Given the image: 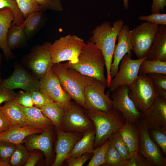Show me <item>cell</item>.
<instances>
[{
    "label": "cell",
    "instance_id": "53",
    "mask_svg": "<svg viewBox=\"0 0 166 166\" xmlns=\"http://www.w3.org/2000/svg\"><path fill=\"white\" fill-rule=\"evenodd\" d=\"M1 49H0V50Z\"/></svg>",
    "mask_w": 166,
    "mask_h": 166
},
{
    "label": "cell",
    "instance_id": "5",
    "mask_svg": "<svg viewBox=\"0 0 166 166\" xmlns=\"http://www.w3.org/2000/svg\"><path fill=\"white\" fill-rule=\"evenodd\" d=\"M85 44L83 39L70 34L56 40L50 47L53 63L54 64L65 61L72 63H76Z\"/></svg>",
    "mask_w": 166,
    "mask_h": 166
},
{
    "label": "cell",
    "instance_id": "8",
    "mask_svg": "<svg viewBox=\"0 0 166 166\" xmlns=\"http://www.w3.org/2000/svg\"><path fill=\"white\" fill-rule=\"evenodd\" d=\"M51 43L46 42L34 47L25 58V61L31 73L39 80L53 65L50 51Z\"/></svg>",
    "mask_w": 166,
    "mask_h": 166
},
{
    "label": "cell",
    "instance_id": "45",
    "mask_svg": "<svg viewBox=\"0 0 166 166\" xmlns=\"http://www.w3.org/2000/svg\"><path fill=\"white\" fill-rule=\"evenodd\" d=\"M93 154L85 153L78 157H69L65 161L69 166H82L91 158Z\"/></svg>",
    "mask_w": 166,
    "mask_h": 166
},
{
    "label": "cell",
    "instance_id": "37",
    "mask_svg": "<svg viewBox=\"0 0 166 166\" xmlns=\"http://www.w3.org/2000/svg\"><path fill=\"white\" fill-rule=\"evenodd\" d=\"M150 136L153 140L166 154V126L149 129Z\"/></svg>",
    "mask_w": 166,
    "mask_h": 166
},
{
    "label": "cell",
    "instance_id": "32",
    "mask_svg": "<svg viewBox=\"0 0 166 166\" xmlns=\"http://www.w3.org/2000/svg\"><path fill=\"white\" fill-rule=\"evenodd\" d=\"M157 96L166 100V75L157 73L147 74Z\"/></svg>",
    "mask_w": 166,
    "mask_h": 166
},
{
    "label": "cell",
    "instance_id": "15",
    "mask_svg": "<svg viewBox=\"0 0 166 166\" xmlns=\"http://www.w3.org/2000/svg\"><path fill=\"white\" fill-rule=\"evenodd\" d=\"M0 86L9 90L21 89L25 91L39 90V80L32 73L16 65L12 73L2 80Z\"/></svg>",
    "mask_w": 166,
    "mask_h": 166
},
{
    "label": "cell",
    "instance_id": "31",
    "mask_svg": "<svg viewBox=\"0 0 166 166\" xmlns=\"http://www.w3.org/2000/svg\"><path fill=\"white\" fill-rule=\"evenodd\" d=\"M31 153L22 143L16 144L15 150L10 157V163L11 166H24Z\"/></svg>",
    "mask_w": 166,
    "mask_h": 166
},
{
    "label": "cell",
    "instance_id": "10",
    "mask_svg": "<svg viewBox=\"0 0 166 166\" xmlns=\"http://www.w3.org/2000/svg\"><path fill=\"white\" fill-rule=\"evenodd\" d=\"M106 87V85L95 79L85 88L84 110L107 112L113 108L111 99L105 93Z\"/></svg>",
    "mask_w": 166,
    "mask_h": 166
},
{
    "label": "cell",
    "instance_id": "35",
    "mask_svg": "<svg viewBox=\"0 0 166 166\" xmlns=\"http://www.w3.org/2000/svg\"><path fill=\"white\" fill-rule=\"evenodd\" d=\"M112 144L121 156L128 159L132 156L129 150L123 140L119 131L112 134L109 138Z\"/></svg>",
    "mask_w": 166,
    "mask_h": 166
},
{
    "label": "cell",
    "instance_id": "2",
    "mask_svg": "<svg viewBox=\"0 0 166 166\" xmlns=\"http://www.w3.org/2000/svg\"><path fill=\"white\" fill-rule=\"evenodd\" d=\"M63 64L67 67L74 69L83 75L100 81L107 86L104 73V57L101 51L90 41L85 43L77 62L72 63L68 61Z\"/></svg>",
    "mask_w": 166,
    "mask_h": 166
},
{
    "label": "cell",
    "instance_id": "51",
    "mask_svg": "<svg viewBox=\"0 0 166 166\" xmlns=\"http://www.w3.org/2000/svg\"><path fill=\"white\" fill-rule=\"evenodd\" d=\"M124 6L125 10H127L128 8L129 3L128 0H123Z\"/></svg>",
    "mask_w": 166,
    "mask_h": 166
},
{
    "label": "cell",
    "instance_id": "17",
    "mask_svg": "<svg viewBox=\"0 0 166 166\" xmlns=\"http://www.w3.org/2000/svg\"><path fill=\"white\" fill-rule=\"evenodd\" d=\"M57 135L56 156L53 166H61L69 157L70 152L82 136L80 132L64 131L56 129Z\"/></svg>",
    "mask_w": 166,
    "mask_h": 166
},
{
    "label": "cell",
    "instance_id": "27",
    "mask_svg": "<svg viewBox=\"0 0 166 166\" xmlns=\"http://www.w3.org/2000/svg\"><path fill=\"white\" fill-rule=\"evenodd\" d=\"M45 19L42 10L32 12L28 16L22 24L28 40L30 39L43 26Z\"/></svg>",
    "mask_w": 166,
    "mask_h": 166
},
{
    "label": "cell",
    "instance_id": "39",
    "mask_svg": "<svg viewBox=\"0 0 166 166\" xmlns=\"http://www.w3.org/2000/svg\"><path fill=\"white\" fill-rule=\"evenodd\" d=\"M35 107L40 109L44 105L53 101L40 90L30 92Z\"/></svg>",
    "mask_w": 166,
    "mask_h": 166
},
{
    "label": "cell",
    "instance_id": "19",
    "mask_svg": "<svg viewBox=\"0 0 166 166\" xmlns=\"http://www.w3.org/2000/svg\"><path fill=\"white\" fill-rule=\"evenodd\" d=\"M51 130L44 131L39 134H34L24 140L26 147L30 151L38 150L44 154L47 162L50 158L52 151V142Z\"/></svg>",
    "mask_w": 166,
    "mask_h": 166
},
{
    "label": "cell",
    "instance_id": "41",
    "mask_svg": "<svg viewBox=\"0 0 166 166\" xmlns=\"http://www.w3.org/2000/svg\"><path fill=\"white\" fill-rule=\"evenodd\" d=\"M41 6L42 11L51 10L54 11L61 12L63 7L60 0H36Z\"/></svg>",
    "mask_w": 166,
    "mask_h": 166
},
{
    "label": "cell",
    "instance_id": "11",
    "mask_svg": "<svg viewBox=\"0 0 166 166\" xmlns=\"http://www.w3.org/2000/svg\"><path fill=\"white\" fill-rule=\"evenodd\" d=\"M129 90L128 86L124 85L112 92V107L121 113L126 122L136 124L140 120L142 113L129 97Z\"/></svg>",
    "mask_w": 166,
    "mask_h": 166
},
{
    "label": "cell",
    "instance_id": "13",
    "mask_svg": "<svg viewBox=\"0 0 166 166\" xmlns=\"http://www.w3.org/2000/svg\"><path fill=\"white\" fill-rule=\"evenodd\" d=\"M39 86L41 91L65 110L69 107L71 99L62 87L53 67L39 79Z\"/></svg>",
    "mask_w": 166,
    "mask_h": 166
},
{
    "label": "cell",
    "instance_id": "50",
    "mask_svg": "<svg viewBox=\"0 0 166 166\" xmlns=\"http://www.w3.org/2000/svg\"><path fill=\"white\" fill-rule=\"evenodd\" d=\"M11 166L9 160L4 161L0 160V166Z\"/></svg>",
    "mask_w": 166,
    "mask_h": 166
},
{
    "label": "cell",
    "instance_id": "33",
    "mask_svg": "<svg viewBox=\"0 0 166 166\" xmlns=\"http://www.w3.org/2000/svg\"><path fill=\"white\" fill-rule=\"evenodd\" d=\"M109 140H106L100 146L94 149L93 156L87 165V166H98L105 164V157L110 145Z\"/></svg>",
    "mask_w": 166,
    "mask_h": 166
},
{
    "label": "cell",
    "instance_id": "22",
    "mask_svg": "<svg viewBox=\"0 0 166 166\" xmlns=\"http://www.w3.org/2000/svg\"><path fill=\"white\" fill-rule=\"evenodd\" d=\"M146 59L149 60L166 61V26H159L157 33Z\"/></svg>",
    "mask_w": 166,
    "mask_h": 166
},
{
    "label": "cell",
    "instance_id": "4",
    "mask_svg": "<svg viewBox=\"0 0 166 166\" xmlns=\"http://www.w3.org/2000/svg\"><path fill=\"white\" fill-rule=\"evenodd\" d=\"M53 69L64 90L71 99L83 107L85 101V89L95 79L67 67L60 63L54 64Z\"/></svg>",
    "mask_w": 166,
    "mask_h": 166
},
{
    "label": "cell",
    "instance_id": "43",
    "mask_svg": "<svg viewBox=\"0 0 166 166\" xmlns=\"http://www.w3.org/2000/svg\"><path fill=\"white\" fill-rule=\"evenodd\" d=\"M13 101L26 107H32L34 105L30 93L29 91H20L17 94L16 97Z\"/></svg>",
    "mask_w": 166,
    "mask_h": 166
},
{
    "label": "cell",
    "instance_id": "40",
    "mask_svg": "<svg viewBox=\"0 0 166 166\" xmlns=\"http://www.w3.org/2000/svg\"><path fill=\"white\" fill-rule=\"evenodd\" d=\"M16 147V144L9 142L0 141V159L9 160Z\"/></svg>",
    "mask_w": 166,
    "mask_h": 166
},
{
    "label": "cell",
    "instance_id": "9",
    "mask_svg": "<svg viewBox=\"0 0 166 166\" xmlns=\"http://www.w3.org/2000/svg\"><path fill=\"white\" fill-rule=\"evenodd\" d=\"M79 105L71 101L69 107L65 110L61 130L82 133L95 129L93 122Z\"/></svg>",
    "mask_w": 166,
    "mask_h": 166
},
{
    "label": "cell",
    "instance_id": "23",
    "mask_svg": "<svg viewBox=\"0 0 166 166\" xmlns=\"http://www.w3.org/2000/svg\"><path fill=\"white\" fill-rule=\"evenodd\" d=\"M20 105L29 125L43 131L50 130L53 125L52 123L43 115L40 109L34 106L28 107Z\"/></svg>",
    "mask_w": 166,
    "mask_h": 166
},
{
    "label": "cell",
    "instance_id": "20",
    "mask_svg": "<svg viewBox=\"0 0 166 166\" xmlns=\"http://www.w3.org/2000/svg\"><path fill=\"white\" fill-rule=\"evenodd\" d=\"M14 18V14L10 8H5L0 10V49L8 60L14 57L7 43L8 33Z\"/></svg>",
    "mask_w": 166,
    "mask_h": 166
},
{
    "label": "cell",
    "instance_id": "28",
    "mask_svg": "<svg viewBox=\"0 0 166 166\" xmlns=\"http://www.w3.org/2000/svg\"><path fill=\"white\" fill-rule=\"evenodd\" d=\"M40 109L43 115L50 120L56 129H61L65 110L61 104L53 101Z\"/></svg>",
    "mask_w": 166,
    "mask_h": 166
},
{
    "label": "cell",
    "instance_id": "48",
    "mask_svg": "<svg viewBox=\"0 0 166 166\" xmlns=\"http://www.w3.org/2000/svg\"><path fill=\"white\" fill-rule=\"evenodd\" d=\"M41 154L35 150L30 153V155L25 166H34L41 157Z\"/></svg>",
    "mask_w": 166,
    "mask_h": 166
},
{
    "label": "cell",
    "instance_id": "49",
    "mask_svg": "<svg viewBox=\"0 0 166 166\" xmlns=\"http://www.w3.org/2000/svg\"><path fill=\"white\" fill-rule=\"evenodd\" d=\"M11 125L7 118L0 110V133L7 129Z\"/></svg>",
    "mask_w": 166,
    "mask_h": 166
},
{
    "label": "cell",
    "instance_id": "16",
    "mask_svg": "<svg viewBox=\"0 0 166 166\" xmlns=\"http://www.w3.org/2000/svg\"><path fill=\"white\" fill-rule=\"evenodd\" d=\"M139 121L149 129L166 126V100L157 95L151 107L142 113Z\"/></svg>",
    "mask_w": 166,
    "mask_h": 166
},
{
    "label": "cell",
    "instance_id": "3",
    "mask_svg": "<svg viewBox=\"0 0 166 166\" xmlns=\"http://www.w3.org/2000/svg\"><path fill=\"white\" fill-rule=\"evenodd\" d=\"M84 111L94 125V149L102 145L126 122L121 113L113 108L107 112L89 110Z\"/></svg>",
    "mask_w": 166,
    "mask_h": 166
},
{
    "label": "cell",
    "instance_id": "52",
    "mask_svg": "<svg viewBox=\"0 0 166 166\" xmlns=\"http://www.w3.org/2000/svg\"><path fill=\"white\" fill-rule=\"evenodd\" d=\"M2 54L0 53V84L1 83L2 80L1 78V71H0V67L1 64V62H2Z\"/></svg>",
    "mask_w": 166,
    "mask_h": 166
},
{
    "label": "cell",
    "instance_id": "46",
    "mask_svg": "<svg viewBox=\"0 0 166 166\" xmlns=\"http://www.w3.org/2000/svg\"><path fill=\"white\" fill-rule=\"evenodd\" d=\"M16 95L13 90L0 86V105L4 102L14 100Z\"/></svg>",
    "mask_w": 166,
    "mask_h": 166
},
{
    "label": "cell",
    "instance_id": "47",
    "mask_svg": "<svg viewBox=\"0 0 166 166\" xmlns=\"http://www.w3.org/2000/svg\"><path fill=\"white\" fill-rule=\"evenodd\" d=\"M166 6V0H152L151 7L152 13H160V10L163 11Z\"/></svg>",
    "mask_w": 166,
    "mask_h": 166
},
{
    "label": "cell",
    "instance_id": "54",
    "mask_svg": "<svg viewBox=\"0 0 166 166\" xmlns=\"http://www.w3.org/2000/svg\"><path fill=\"white\" fill-rule=\"evenodd\" d=\"M0 160H1V159H0Z\"/></svg>",
    "mask_w": 166,
    "mask_h": 166
},
{
    "label": "cell",
    "instance_id": "18",
    "mask_svg": "<svg viewBox=\"0 0 166 166\" xmlns=\"http://www.w3.org/2000/svg\"><path fill=\"white\" fill-rule=\"evenodd\" d=\"M130 30L128 26L124 24L117 35L118 42L115 46L111 66L110 74L112 79L117 73L119 64L123 57L126 54L132 55Z\"/></svg>",
    "mask_w": 166,
    "mask_h": 166
},
{
    "label": "cell",
    "instance_id": "1",
    "mask_svg": "<svg viewBox=\"0 0 166 166\" xmlns=\"http://www.w3.org/2000/svg\"><path fill=\"white\" fill-rule=\"evenodd\" d=\"M124 24V21L121 19L115 21L112 25L109 22L105 21L92 31V35L89 39V41L101 51L104 57L108 88L112 80L110 71L115 43L117 35Z\"/></svg>",
    "mask_w": 166,
    "mask_h": 166
},
{
    "label": "cell",
    "instance_id": "34",
    "mask_svg": "<svg viewBox=\"0 0 166 166\" xmlns=\"http://www.w3.org/2000/svg\"><path fill=\"white\" fill-rule=\"evenodd\" d=\"M127 159L124 158L110 143L105 157V164L111 166H125Z\"/></svg>",
    "mask_w": 166,
    "mask_h": 166
},
{
    "label": "cell",
    "instance_id": "30",
    "mask_svg": "<svg viewBox=\"0 0 166 166\" xmlns=\"http://www.w3.org/2000/svg\"><path fill=\"white\" fill-rule=\"evenodd\" d=\"M153 73L166 75V61L145 59L140 65L138 74L147 75Z\"/></svg>",
    "mask_w": 166,
    "mask_h": 166
},
{
    "label": "cell",
    "instance_id": "14",
    "mask_svg": "<svg viewBox=\"0 0 166 166\" xmlns=\"http://www.w3.org/2000/svg\"><path fill=\"white\" fill-rule=\"evenodd\" d=\"M136 124L140 134V152L153 166H166V158L162 155L158 146L152 139L149 129L140 121Z\"/></svg>",
    "mask_w": 166,
    "mask_h": 166
},
{
    "label": "cell",
    "instance_id": "36",
    "mask_svg": "<svg viewBox=\"0 0 166 166\" xmlns=\"http://www.w3.org/2000/svg\"><path fill=\"white\" fill-rule=\"evenodd\" d=\"M5 8H10L14 14V18L12 25H21L23 23L25 19L15 0H0V10Z\"/></svg>",
    "mask_w": 166,
    "mask_h": 166
},
{
    "label": "cell",
    "instance_id": "21",
    "mask_svg": "<svg viewBox=\"0 0 166 166\" xmlns=\"http://www.w3.org/2000/svg\"><path fill=\"white\" fill-rule=\"evenodd\" d=\"M42 130L30 125L19 126L11 125L7 129L0 133V141L15 144L22 143L25 139L34 134H40Z\"/></svg>",
    "mask_w": 166,
    "mask_h": 166
},
{
    "label": "cell",
    "instance_id": "26",
    "mask_svg": "<svg viewBox=\"0 0 166 166\" xmlns=\"http://www.w3.org/2000/svg\"><path fill=\"white\" fill-rule=\"evenodd\" d=\"M81 138L74 146L69 157H77L85 153H93L95 139V129L85 132Z\"/></svg>",
    "mask_w": 166,
    "mask_h": 166
},
{
    "label": "cell",
    "instance_id": "29",
    "mask_svg": "<svg viewBox=\"0 0 166 166\" xmlns=\"http://www.w3.org/2000/svg\"><path fill=\"white\" fill-rule=\"evenodd\" d=\"M27 40L22 25H11L7 37V45L11 51L23 46Z\"/></svg>",
    "mask_w": 166,
    "mask_h": 166
},
{
    "label": "cell",
    "instance_id": "6",
    "mask_svg": "<svg viewBox=\"0 0 166 166\" xmlns=\"http://www.w3.org/2000/svg\"><path fill=\"white\" fill-rule=\"evenodd\" d=\"M128 87L129 97L141 113L151 107L157 96L147 75L138 74L136 79Z\"/></svg>",
    "mask_w": 166,
    "mask_h": 166
},
{
    "label": "cell",
    "instance_id": "38",
    "mask_svg": "<svg viewBox=\"0 0 166 166\" xmlns=\"http://www.w3.org/2000/svg\"><path fill=\"white\" fill-rule=\"evenodd\" d=\"M25 19L30 13L42 10L36 0H15Z\"/></svg>",
    "mask_w": 166,
    "mask_h": 166
},
{
    "label": "cell",
    "instance_id": "24",
    "mask_svg": "<svg viewBox=\"0 0 166 166\" xmlns=\"http://www.w3.org/2000/svg\"><path fill=\"white\" fill-rule=\"evenodd\" d=\"M131 156L139 154V131L136 124L126 122L119 130Z\"/></svg>",
    "mask_w": 166,
    "mask_h": 166
},
{
    "label": "cell",
    "instance_id": "12",
    "mask_svg": "<svg viewBox=\"0 0 166 166\" xmlns=\"http://www.w3.org/2000/svg\"><path fill=\"white\" fill-rule=\"evenodd\" d=\"M131 57L126 54L121 60L120 68L111 81L109 88L110 92L121 86H129L137 78L140 65L146 57L135 60L132 59Z\"/></svg>",
    "mask_w": 166,
    "mask_h": 166
},
{
    "label": "cell",
    "instance_id": "44",
    "mask_svg": "<svg viewBox=\"0 0 166 166\" xmlns=\"http://www.w3.org/2000/svg\"><path fill=\"white\" fill-rule=\"evenodd\" d=\"M153 166L145 157L139 154L132 156L127 160L125 166Z\"/></svg>",
    "mask_w": 166,
    "mask_h": 166
},
{
    "label": "cell",
    "instance_id": "7",
    "mask_svg": "<svg viewBox=\"0 0 166 166\" xmlns=\"http://www.w3.org/2000/svg\"><path fill=\"white\" fill-rule=\"evenodd\" d=\"M158 28L159 25L146 22L130 30L132 50L138 59L146 57L154 41Z\"/></svg>",
    "mask_w": 166,
    "mask_h": 166
},
{
    "label": "cell",
    "instance_id": "42",
    "mask_svg": "<svg viewBox=\"0 0 166 166\" xmlns=\"http://www.w3.org/2000/svg\"><path fill=\"white\" fill-rule=\"evenodd\" d=\"M139 20L156 25L166 26V14L152 13L147 16L141 15L138 17Z\"/></svg>",
    "mask_w": 166,
    "mask_h": 166
},
{
    "label": "cell",
    "instance_id": "25",
    "mask_svg": "<svg viewBox=\"0 0 166 166\" xmlns=\"http://www.w3.org/2000/svg\"><path fill=\"white\" fill-rule=\"evenodd\" d=\"M0 110L7 118L11 125H29L20 105L13 100L7 101L3 106H0Z\"/></svg>",
    "mask_w": 166,
    "mask_h": 166
}]
</instances>
